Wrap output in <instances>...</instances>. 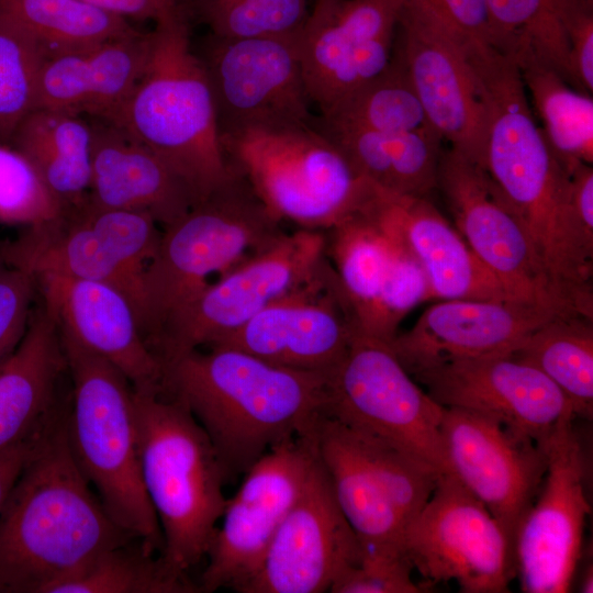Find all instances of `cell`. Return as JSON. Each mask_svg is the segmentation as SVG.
<instances>
[{"label":"cell","mask_w":593,"mask_h":593,"mask_svg":"<svg viewBox=\"0 0 593 593\" xmlns=\"http://www.w3.org/2000/svg\"><path fill=\"white\" fill-rule=\"evenodd\" d=\"M488 108L484 169L526 230L555 296L593 309V236L578 222L571 175L549 146L528 102L519 69L489 45L462 48Z\"/></svg>","instance_id":"obj_1"},{"label":"cell","mask_w":593,"mask_h":593,"mask_svg":"<svg viewBox=\"0 0 593 593\" xmlns=\"http://www.w3.org/2000/svg\"><path fill=\"white\" fill-rule=\"evenodd\" d=\"M206 348L163 361L161 393L192 414L230 479L327 411L329 374L277 366L236 348Z\"/></svg>","instance_id":"obj_2"},{"label":"cell","mask_w":593,"mask_h":593,"mask_svg":"<svg viewBox=\"0 0 593 593\" xmlns=\"http://www.w3.org/2000/svg\"><path fill=\"white\" fill-rule=\"evenodd\" d=\"M66 411L41 433L0 510V593H47L100 552L135 538L79 469Z\"/></svg>","instance_id":"obj_3"},{"label":"cell","mask_w":593,"mask_h":593,"mask_svg":"<svg viewBox=\"0 0 593 593\" xmlns=\"http://www.w3.org/2000/svg\"><path fill=\"white\" fill-rule=\"evenodd\" d=\"M191 10L155 22L145 71L110 122L165 159L199 201L236 174L223 150L210 85L191 45Z\"/></svg>","instance_id":"obj_4"},{"label":"cell","mask_w":593,"mask_h":593,"mask_svg":"<svg viewBox=\"0 0 593 593\" xmlns=\"http://www.w3.org/2000/svg\"><path fill=\"white\" fill-rule=\"evenodd\" d=\"M135 391V390H134ZM141 471L156 514L159 556L188 574L205 558L227 499L228 474L206 433L179 402L161 392H136Z\"/></svg>","instance_id":"obj_5"},{"label":"cell","mask_w":593,"mask_h":593,"mask_svg":"<svg viewBox=\"0 0 593 593\" xmlns=\"http://www.w3.org/2000/svg\"><path fill=\"white\" fill-rule=\"evenodd\" d=\"M60 340L72 384L66 411L72 456L115 524L160 553V527L142 480L134 388L103 358Z\"/></svg>","instance_id":"obj_6"},{"label":"cell","mask_w":593,"mask_h":593,"mask_svg":"<svg viewBox=\"0 0 593 593\" xmlns=\"http://www.w3.org/2000/svg\"><path fill=\"white\" fill-rule=\"evenodd\" d=\"M315 120L248 125L220 138L230 165L279 221L325 232L360 211L374 187Z\"/></svg>","instance_id":"obj_7"},{"label":"cell","mask_w":593,"mask_h":593,"mask_svg":"<svg viewBox=\"0 0 593 593\" xmlns=\"http://www.w3.org/2000/svg\"><path fill=\"white\" fill-rule=\"evenodd\" d=\"M282 233L281 221L237 170L164 227L143 276L149 346L164 322L206 286L209 277L223 275Z\"/></svg>","instance_id":"obj_8"},{"label":"cell","mask_w":593,"mask_h":593,"mask_svg":"<svg viewBox=\"0 0 593 593\" xmlns=\"http://www.w3.org/2000/svg\"><path fill=\"white\" fill-rule=\"evenodd\" d=\"M301 436L325 470L361 553L407 558L405 530L440 473L326 412Z\"/></svg>","instance_id":"obj_9"},{"label":"cell","mask_w":593,"mask_h":593,"mask_svg":"<svg viewBox=\"0 0 593 593\" xmlns=\"http://www.w3.org/2000/svg\"><path fill=\"white\" fill-rule=\"evenodd\" d=\"M328 262L325 232H283L174 312L153 339L152 349L163 362L208 347L309 283Z\"/></svg>","instance_id":"obj_10"},{"label":"cell","mask_w":593,"mask_h":593,"mask_svg":"<svg viewBox=\"0 0 593 593\" xmlns=\"http://www.w3.org/2000/svg\"><path fill=\"white\" fill-rule=\"evenodd\" d=\"M326 413L448 473L440 435L444 406L405 370L389 343L355 331L329 374Z\"/></svg>","instance_id":"obj_11"},{"label":"cell","mask_w":593,"mask_h":593,"mask_svg":"<svg viewBox=\"0 0 593 593\" xmlns=\"http://www.w3.org/2000/svg\"><path fill=\"white\" fill-rule=\"evenodd\" d=\"M403 545L427 588L455 581L463 593H504L516 577L512 539L451 473L438 477Z\"/></svg>","instance_id":"obj_12"},{"label":"cell","mask_w":593,"mask_h":593,"mask_svg":"<svg viewBox=\"0 0 593 593\" xmlns=\"http://www.w3.org/2000/svg\"><path fill=\"white\" fill-rule=\"evenodd\" d=\"M572 422L559 424L538 441L546 473L514 537L516 577L525 593L569 592L581 559L591 506L585 455Z\"/></svg>","instance_id":"obj_13"},{"label":"cell","mask_w":593,"mask_h":593,"mask_svg":"<svg viewBox=\"0 0 593 593\" xmlns=\"http://www.w3.org/2000/svg\"><path fill=\"white\" fill-rule=\"evenodd\" d=\"M315 462L309 440L296 436L262 455L227 499L200 577L201 592L239 590L256 574Z\"/></svg>","instance_id":"obj_14"},{"label":"cell","mask_w":593,"mask_h":593,"mask_svg":"<svg viewBox=\"0 0 593 593\" xmlns=\"http://www.w3.org/2000/svg\"><path fill=\"white\" fill-rule=\"evenodd\" d=\"M300 32L245 38L210 33L194 49L210 85L220 134L315 120L302 72Z\"/></svg>","instance_id":"obj_15"},{"label":"cell","mask_w":593,"mask_h":593,"mask_svg":"<svg viewBox=\"0 0 593 593\" xmlns=\"http://www.w3.org/2000/svg\"><path fill=\"white\" fill-rule=\"evenodd\" d=\"M398 54L428 124L449 147L484 168L488 108L481 83L455 37L405 0Z\"/></svg>","instance_id":"obj_16"},{"label":"cell","mask_w":593,"mask_h":593,"mask_svg":"<svg viewBox=\"0 0 593 593\" xmlns=\"http://www.w3.org/2000/svg\"><path fill=\"white\" fill-rule=\"evenodd\" d=\"M405 0H314L300 32L302 72L320 112L390 64Z\"/></svg>","instance_id":"obj_17"},{"label":"cell","mask_w":593,"mask_h":593,"mask_svg":"<svg viewBox=\"0 0 593 593\" xmlns=\"http://www.w3.org/2000/svg\"><path fill=\"white\" fill-rule=\"evenodd\" d=\"M440 435L448 473L489 510L514 544L546 473L541 445L494 418L455 407H444Z\"/></svg>","instance_id":"obj_18"},{"label":"cell","mask_w":593,"mask_h":593,"mask_svg":"<svg viewBox=\"0 0 593 593\" xmlns=\"http://www.w3.org/2000/svg\"><path fill=\"white\" fill-rule=\"evenodd\" d=\"M437 188L454 226L488 268L526 299L575 314L555 296L526 230L483 167L449 147Z\"/></svg>","instance_id":"obj_19"},{"label":"cell","mask_w":593,"mask_h":593,"mask_svg":"<svg viewBox=\"0 0 593 593\" xmlns=\"http://www.w3.org/2000/svg\"><path fill=\"white\" fill-rule=\"evenodd\" d=\"M355 331L328 262L309 283L208 347L236 348L277 366L331 374L348 353Z\"/></svg>","instance_id":"obj_20"},{"label":"cell","mask_w":593,"mask_h":593,"mask_svg":"<svg viewBox=\"0 0 593 593\" xmlns=\"http://www.w3.org/2000/svg\"><path fill=\"white\" fill-rule=\"evenodd\" d=\"M360 544L315 457L306 484L239 593H322L359 562Z\"/></svg>","instance_id":"obj_21"},{"label":"cell","mask_w":593,"mask_h":593,"mask_svg":"<svg viewBox=\"0 0 593 593\" xmlns=\"http://www.w3.org/2000/svg\"><path fill=\"white\" fill-rule=\"evenodd\" d=\"M413 378L441 406L494 418L536 443L575 418L557 385L510 353L452 361Z\"/></svg>","instance_id":"obj_22"},{"label":"cell","mask_w":593,"mask_h":593,"mask_svg":"<svg viewBox=\"0 0 593 593\" xmlns=\"http://www.w3.org/2000/svg\"><path fill=\"white\" fill-rule=\"evenodd\" d=\"M59 335L118 368L136 392H161L164 367L128 298L111 284L57 275L34 277Z\"/></svg>","instance_id":"obj_23"},{"label":"cell","mask_w":593,"mask_h":593,"mask_svg":"<svg viewBox=\"0 0 593 593\" xmlns=\"http://www.w3.org/2000/svg\"><path fill=\"white\" fill-rule=\"evenodd\" d=\"M558 314L571 313L536 302L440 300L389 345L414 377L457 360L508 354Z\"/></svg>","instance_id":"obj_24"},{"label":"cell","mask_w":593,"mask_h":593,"mask_svg":"<svg viewBox=\"0 0 593 593\" xmlns=\"http://www.w3.org/2000/svg\"><path fill=\"white\" fill-rule=\"evenodd\" d=\"M372 197V210L419 262L432 299L534 302L488 268L425 197L392 194L377 187Z\"/></svg>","instance_id":"obj_25"},{"label":"cell","mask_w":593,"mask_h":593,"mask_svg":"<svg viewBox=\"0 0 593 593\" xmlns=\"http://www.w3.org/2000/svg\"><path fill=\"white\" fill-rule=\"evenodd\" d=\"M91 127L92 204L146 212L164 228L199 201L165 159L123 128L100 119H93Z\"/></svg>","instance_id":"obj_26"},{"label":"cell","mask_w":593,"mask_h":593,"mask_svg":"<svg viewBox=\"0 0 593 593\" xmlns=\"http://www.w3.org/2000/svg\"><path fill=\"white\" fill-rule=\"evenodd\" d=\"M0 259L33 277L57 275L100 281L122 291L134 305L145 335L143 279L128 270L82 219L76 205L0 243Z\"/></svg>","instance_id":"obj_27"},{"label":"cell","mask_w":593,"mask_h":593,"mask_svg":"<svg viewBox=\"0 0 593 593\" xmlns=\"http://www.w3.org/2000/svg\"><path fill=\"white\" fill-rule=\"evenodd\" d=\"M66 368L58 328L36 303L23 339L0 366V454L34 438L59 413L57 385Z\"/></svg>","instance_id":"obj_28"},{"label":"cell","mask_w":593,"mask_h":593,"mask_svg":"<svg viewBox=\"0 0 593 593\" xmlns=\"http://www.w3.org/2000/svg\"><path fill=\"white\" fill-rule=\"evenodd\" d=\"M323 132L362 178L385 192L425 197L437 188L443 138L432 126L391 133Z\"/></svg>","instance_id":"obj_29"},{"label":"cell","mask_w":593,"mask_h":593,"mask_svg":"<svg viewBox=\"0 0 593 593\" xmlns=\"http://www.w3.org/2000/svg\"><path fill=\"white\" fill-rule=\"evenodd\" d=\"M10 145L27 157L61 209L88 198L92 127L82 115L36 108L19 124Z\"/></svg>","instance_id":"obj_30"},{"label":"cell","mask_w":593,"mask_h":593,"mask_svg":"<svg viewBox=\"0 0 593 593\" xmlns=\"http://www.w3.org/2000/svg\"><path fill=\"white\" fill-rule=\"evenodd\" d=\"M325 237L326 256L361 332L388 280L400 238L367 208L325 231Z\"/></svg>","instance_id":"obj_31"},{"label":"cell","mask_w":593,"mask_h":593,"mask_svg":"<svg viewBox=\"0 0 593 593\" xmlns=\"http://www.w3.org/2000/svg\"><path fill=\"white\" fill-rule=\"evenodd\" d=\"M542 372L566 395L575 417L593 415V318L558 314L511 353Z\"/></svg>","instance_id":"obj_32"},{"label":"cell","mask_w":593,"mask_h":593,"mask_svg":"<svg viewBox=\"0 0 593 593\" xmlns=\"http://www.w3.org/2000/svg\"><path fill=\"white\" fill-rule=\"evenodd\" d=\"M552 152L571 174L593 163V99L532 57L515 61Z\"/></svg>","instance_id":"obj_33"},{"label":"cell","mask_w":593,"mask_h":593,"mask_svg":"<svg viewBox=\"0 0 593 593\" xmlns=\"http://www.w3.org/2000/svg\"><path fill=\"white\" fill-rule=\"evenodd\" d=\"M325 132H405L430 126L398 54L377 77L336 100L316 119Z\"/></svg>","instance_id":"obj_34"},{"label":"cell","mask_w":593,"mask_h":593,"mask_svg":"<svg viewBox=\"0 0 593 593\" xmlns=\"http://www.w3.org/2000/svg\"><path fill=\"white\" fill-rule=\"evenodd\" d=\"M149 52L150 32L138 30L76 52L80 114L112 122L142 78Z\"/></svg>","instance_id":"obj_35"},{"label":"cell","mask_w":593,"mask_h":593,"mask_svg":"<svg viewBox=\"0 0 593 593\" xmlns=\"http://www.w3.org/2000/svg\"><path fill=\"white\" fill-rule=\"evenodd\" d=\"M0 12L27 32L45 56L83 49L137 30L82 0H0Z\"/></svg>","instance_id":"obj_36"},{"label":"cell","mask_w":593,"mask_h":593,"mask_svg":"<svg viewBox=\"0 0 593 593\" xmlns=\"http://www.w3.org/2000/svg\"><path fill=\"white\" fill-rule=\"evenodd\" d=\"M189 574L172 570L159 556L134 538L111 547L47 593H195Z\"/></svg>","instance_id":"obj_37"},{"label":"cell","mask_w":593,"mask_h":593,"mask_svg":"<svg viewBox=\"0 0 593 593\" xmlns=\"http://www.w3.org/2000/svg\"><path fill=\"white\" fill-rule=\"evenodd\" d=\"M494 48L514 61L532 57L577 88L556 0H485ZM579 90V89H578Z\"/></svg>","instance_id":"obj_38"},{"label":"cell","mask_w":593,"mask_h":593,"mask_svg":"<svg viewBox=\"0 0 593 593\" xmlns=\"http://www.w3.org/2000/svg\"><path fill=\"white\" fill-rule=\"evenodd\" d=\"M314 0H191L197 16L210 33L225 38L296 34Z\"/></svg>","instance_id":"obj_39"},{"label":"cell","mask_w":593,"mask_h":593,"mask_svg":"<svg viewBox=\"0 0 593 593\" xmlns=\"http://www.w3.org/2000/svg\"><path fill=\"white\" fill-rule=\"evenodd\" d=\"M44 58L38 43L0 12V142L10 144L19 124L36 108Z\"/></svg>","instance_id":"obj_40"},{"label":"cell","mask_w":593,"mask_h":593,"mask_svg":"<svg viewBox=\"0 0 593 593\" xmlns=\"http://www.w3.org/2000/svg\"><path fill=\"white\" fill-rule=\"evenodd\" d=\"M76 206L118 259L143 279L163 233L154 217L142 211L97 206L88 198Z\"/></svg>","instance_id":"obj_41"},{"label":"cell","mask_w":593,"mask_h":593,"mask_svg":"<svg viewBox=\"0 0 593 593\" xmlns=\"http://www.w3.org/2000/svg\"><path fill=\"white\" fill-rule=\"evenodd\" d=\"M61 210L27 157L0 142V223L35 225L54 219Z\"/></svg>","instance_id":"obj_42"},{"label":"cell","mask_w":593,"mask_h":593,"mask_svg":"<svg viewBox=\"0 0 593 593\" xmlns=\"http://www.w3.org/2000/svg\"><path fill=\"white\" fill-rule=\"evenodd\" d=\"M407 558L361 553L358 563L345 569L329 589L332 593H419L424 586L412 580Z\"/></svg>","instance_id":"obj_43"},{"label":"cell","mask_w":593,"mask_h":593,"mask_svg":"<svg viewBox=\"0 0 593 593\" xmlns=\"http://www.w3.org/2000/svg\"><path fill=\"white\" fill-rule=\"evenodd\" d=\"M37 295L32 275L0 259V366L23 339Z\"/></svg>","instance_id":"obj_44"},{"label":"cell","mask_w":593,"mask_h":593,"mask_svg":"<svg viewBox=\"0 0 593 593\" xmlns=\"http://www.w3.org/2000/svg\"><path fill=\"white\" fill-rule=\"evenodd\" d=\"M569 48L577 88L593 91V3L583 0H556Z\"/></svg>","instance_id":"obj_45"},{"label":"cell","mask_w":593,"mask_h":593,"mask_svg":"<svg viewBox=\"0 0 593 593\" xmlns=\"http://www.w3.org/2000/svg\"><path fill=\"white\" fill-rule=\"evenodd\" d=\"M456 37L495 46L485 0H406Z\"/></svg>","instance_id":"obj_46"},{"label":"cell","mask_w":593,"mask_h":593,"mask_svg":"<svg viewBox=\"0 0 593 593\" xmlns=\"http://www.w3.org/2000/svg\"><path fill=\"white\" fill-rule=\"evenodd\" d=\"M103 11L130 20L154 22L190 7L191 0H82Z\"/></svg>","instance_id":"obj_47"},{"label":"cell","mask_w":593,"mask_h":593,"mask_svg":"<svg viewBox=\"0 0 593 593\" xmlns=\"http://www.w3.org/2000/svg\"><path fill=\"white\" fill-rule=\"evenodd\" d=\"M40 434L0 454V510L32 455Z\"/></svg>","instance_id":"obj_48"},{"label":"cell","mask_w":593,"mask_h":593,"mask_svg":"<svg viewBox=\"0 0 593 593\" xmlns=\"http://www.w3.org/2000/svg\"><path fill=\"white\" fill-rule=\"evenodd\" d=\"M579 591L582 593H592L593 592V569L592 563L588 564L584 568V571L581 575Z\"/></svg>","instance_id":"obj_49"},{"label":"cell","mask_w":593,"mask_h":593,"mask_svg":"<svg viewBox=\"0 0 593 593\" xmlns=\"http://www.w3.org/2000/svg\"><path fill=\"white\" fill-rule=\"evenodd\" d=\"M583 1H585L588 3H593V0H583Z\"/></svg>","instance_id":"obj_50"}]
</instances>
